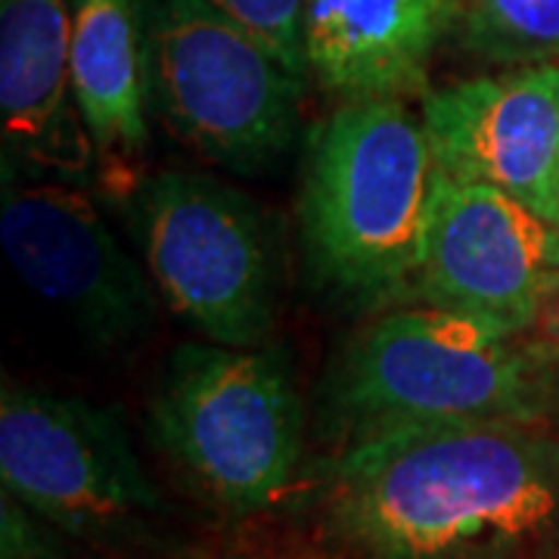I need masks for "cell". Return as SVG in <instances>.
I'll return each mask as SVG.
<instances>
[{"label":"cell","instance_id":"ba28073f","mask_svg":"<svg viewBox=\"0 0 559 559\" xmlns=\"http://www.w3.org/2000/svg\"><path fill=\"white\" fill-rule=\"evenodd\" d=\"M0 246L22 283L91 345L119 348L153 330V280L81 187L3 180Z\"/></svg>","mask_w":559,"mask_h":559},{"label":"cell","instance_id":"6da1fadb","mask_svg":"<svg viewBox=\"0 0 559 559\" xmlns=\"http://www.w3.org/2000/svg\"><path fill=\"white\" fill-rule=\"evenodd\" d=\"M318 516L345 559H554L559 436L544 423H454L342 448Z\"/></svg>","mask_w":559,"mask_h":559},{"label":"cell","instance_id":"8fae6325","mask_svg":"<svg viewBox=\"0 0 559 559\" xmlns=\"http://www.w3.org/2000/svg\"><path fill=\"white\" fill-rule=\"evenodd\" d=\"M3 180L84 187L97 143L72 84V0H3L0 7Z\"/></svg>","mask_w":559,"mask_h":559},{"label":"cell","instance_id":"277c9868","mask_svg":"<svg viewBox=\"0 0 559 559\" xmlns=\"http://www.w3.org/2000/svg\"><path fill=\"white\" fill-rule=\"evenodd\" d=\"M150 432L200 495L249 516L293 485L305 407L280 348L183 342L150 399Z\"/></svg>","mask_w":559,"mask_h":559},{"label":"cell","instance_id":"e0dca14e","mask_svg":"<svg viewBox=\"0 0 559 559\" xmlns=\"http://www.w3.org/2000/svg\"><path fill=\"white\" fill-rule=\"evenodd\" d=\"M535 342L538 352V380H540V399H544V423L559 436V352L550 345Z\"/></svg>","mask_w":559,"mask_h":559},{"label":"cell","instance_id":"5bb4252c","mask_svg":"<svg viewBox=\"0 0 559 559\" xmlns=\"http://www.w3.org/2000/svg\"><path fill=\"white\" fill-rule=\"evenodd\" d=\"M454 35L507 69L559 60V0H457Z\"/></svg>","mask_w":559,"mask_h":559},{"label":"cell","instance_id":"7c38bea8","mask_svg":"<svg viewBox=\"0 0 559 559\" xmlns=\"http://www.w3.org/2000/svg\"><path fill=\"white\" fill-rule=\"evenodd\" d=\"M305 60L342 100L426 94L429 60L457 0H305Z\"/></svg>","mask_w":559,"mask_h":559},{"label":"cell","instance_id":"ac0fdd59","mask_svg":"<svg viewBox=\"0 0 559 559\" xmlns=\"http://www.w3.org/2000/svg\"><path fill=\"white\" fill-rule=\"evenodd\" d=\"M532 333H535V340H538L540 345H550V348H557L559 352V293L550 299V305L544 308L538 326H535Z\"/></svg>","mask_w":559,"mask_h":559},{"label":"cell","instance_id":"2e32d148","mask_svg":"<svg viewBox=\"0 0 559 559\" xmlns=\"http://www.w3.org/2000/svg\"><path fill=\"white\" fill-rule=\"evenodd\" d=\"M72 540L13 495H0V559H84Z\"/></svg>","mask_w":559,"mask_h":559},{"label":"cell","instance_id":"52a82bcc","mask_svg":"<svg viewBox=\"0 0 559 559\" xmlns=\"http://www.w3.org/2000/svg\"><path fill=\"white\" fill-rule=\"evenodd\" d=\"M0 479L79 544H140L168 513L119 411L10 380L0 392Z\"/></svg>","mask_w":559,"mask_h":559},{"label":"cell","instance_id":"5b68a950","mask_svg":"<svg viewBox=\"0 0 559 559\" xmlns=\"http://www.w3.org/2000/svg\"><path fill=\"white\" fill-rule=\"evenodd\" d=\"M124 215L159 299L180 320L230 348L267 342L277 264L246 193L200 171H156L128 187Z\"/></svg>","mask_w":559,"mask_h":559},{"label":"cell","instance_id":"9c48e42d","mask_svg":"<svg viewBox=\"0 0 559 559\" xmlns=\"http://www.w3.org/2000/svg\"><path fill=\"white\" fill-rule=\"evenodd\" d=\"M559 293V227L495 187L444 175L414 299L525 336Z\"/></svg>","mask_w":559,"mask_h":559},{"label":"cell","instance_id":"9a60e30c","mask_svg":"<svg viewBox=\"0 0 559 559\" xmlns=\"http://www.w3.org/2000/svg\"><path fill=\"white\" fill-rule=\"evenodd\" d=\"M224 16L271 47L299 79L308 75L305 60V0H209Z\"/></svg>","mask_w":559,"mask_h":559},{"label":"cell","instance_id":"d6986e66","mask_svg":"<svg viewBox=\"0 0 559 559\" xmlns=\"http://www.w3.org/2000/svg\"><path fill=\"white\" fill-rule=\"evenodd\" d=\"M202 559H242V557H202Z\"/></svg>","mask_w":559,"mask_h":559},{"label":"cell","instance_id":"7a4b0ae2","mask_svg":"<svg viewBox=\"0 0 559 559\" xmlns=\"http://www.w3.org/2000/svg\"><path fill=\"white\" fill-rule=\"evenodd\" d=\"M441 180L423 116L404 97L342 103L314 131L301 180V242L314 274L348 299H414Z\"/></svg>","mask_w":559,"mask_h":559},{"label":"cell","instance_id":"4fadbf2b","mask_svg":"<svg viewBox=\"0 0 559 559\" xmlns=\"http://www.w3.org/2000/svg\"><path fill=\"white\" fill-rule=\"evenodd\" d=\"M72 84L109 165H131L150 143V40L140 0H72Z\"/></svg>","mask_w":559,"mask_h":559},{"label":"cell","instance_id":"30bf717a","mask_svg":"<svg viewBox=\"0 0 559 559\" xmlns=\"http://www.w3.org/2000/svg\"><path fill=\"white\" fill-rule=\"evenodd\" d=\"M419 116L448 178L495 187L559 227V66L426 91Z\"/></svg>","mask_w":559,"mask_h":559},{"label":"cell","instance_id":"3957f363","mask_svg":"<svg viewBox=\"0 0 559 559\" xmlns=\"http://www.w3.org/2000/svg\"><path fill=\"white\" fill-rule=\"evenodd\" d=\"M323 423L340 451L429 426L544 423L535 342L436 305L382 314L333 360Z\"/></svg>","mask_w":559,"mask_h":559},{"label":"cell","instance_id":"8992f818","mask_svg":"<svg viewBox=\"0 0 559 559\" xmlns=\"http://www.w3.org/2000/svg\"><path fill=\"white\" fill-rule=\"evenodd\" d=\"M146 40L153 100L197 156L261 175L293 146L305 79L209 0H153Z\"/></svg>","mask_w":559,"mask_h":559}]
</instances>
